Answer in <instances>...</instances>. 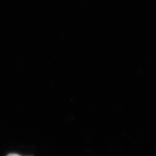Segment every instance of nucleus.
Masks as SVG:
<instances>
[{"label":"nucleus","mask_w":156,"mask_h":156,"mask_svg":"<svg viewBox=\"0 0 156 156\" xmlns=\"http://www.w3.org/2000/svg\"><path fill=\"white\" fill-rule=\"evenodd\" d=\"M7 156H21L20 155H18V154H9Z\"/></svg>","instance_id":"nucleus-1"}]
</instances>
